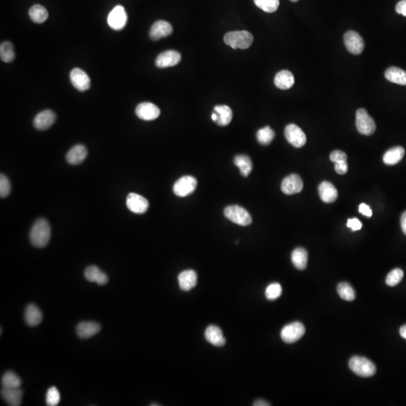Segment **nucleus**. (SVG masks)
<instances>
[{"label":"nucleus","mask_w":406,"mask_h":406,"mask_svg":"<svg viewBox=\"0 0 406 406\" xmlns=\"http://www.w3.org/2000/svg\"><path fill=\"white\" fill-rule=\"evenodd\" d=\"M233 162H234L235 165L240 169L241 174L243 176H248L249 174L252 172L253 164H252V160L247 155H237L234 158Z\"/></svg>","instance_id":"30"},{"label":"nucleus","mask_w":406,"mask_h":406,"mask_svg":"<svg viewBox=\"0 0 406 406\" xmlns=\"http://www.w3.org/2000/svg\"><path fill=\"white\" fill-rule=\"evenodd\" d=\"M285 135L288 142L295 148H302L306 143L307 138L305 133L294 123L286 127Z\"/></svg>","instance_id":"8"},{"label":"nucleus","mask_w":406,"mask_h":406,"mask_svg":"<svg viewBox=\"0 0 406 406\" xmlns=\"http://www.w3.org/2000/svg\"><path fill=\"white\" fill-rule=\"evenodd\" d=\"M254 1L258 8L268 13L276 12L279 6V0H254Z\"/></svg>","instance_id":"37"},{"label":"nucleus","mask_w":406,"mask_h":406,"mask_svg":"<svg viewBox=\"0 0 406 406\" xmlns=\"http://www.w3.org/2000/svg\"><path fill=\"white\" fill-rule=\"evenodd\" d=\"M293 264L299 270H304L308 263V252L302 247H297L291 255Z\"/></svg>","instance_id":"29"},{"label":"nucleus","mask_w":406,"mask_h":406,"mask_svg":"<svg viewBox=\"0 0 406 406\" xmlns=\"http://www.w3.org/2000/svg\"><path fill=\"white\" fill-rule=\"evenodd\" d=\"M56 120V114L51 110L41 111L36 116L34 120V126L38 130L49 129Z\"/></svg>","instance_id":"17"},{"label":"nucleus","mask_w":406,"mask_h":406,"mask_svg":"<svg viewBox=\"0 0 406 406\" xmlns=\"http://www.w3.org/2000/svg\"><path fill=\"white\" fill-rule=\"evenodd\" d=\"M11 183L9 178L4 174L0 175V197L6 198L10 194Z\"/></svg>","instance_id":"41"},{"label":"nucleus","mask_w":406,"mask_h":406,"mask_svg":"<svg viewBox=\"0 0 406 406\" xmlns=\"http://www.w3.org/2000/svg\"><path fill=\"white\" fill-rule=\"evenodd\" d=\"M290 1L293 2V3H296V2H298L299 0H290Z\"/></svg>","instance_id":"51"},{"label":"nucleus","mask_w":406,"mask_h":406,"mask_svg":"<svg viewBox=\"0 0 406 406\" xmlns=\"http://www.w3.org/2000/svg\"><path fill=\"white\" fill-rule=\"evenodd\" d=\"M181 56L178 51H166L158 55L155 60V65L161 69L175 67L181 61Z\"/></svg>","instance_id":"14"},{"label":"nucleus","mask_w":406,"mask_h":406,"mask_svg":"<svg viewBox=\"0 0 406 406\" xmlns=\"http://www.w3.org/2000/svg\"><path fill=\"white\" fill-rule=\"evenodd\" d=\"M275 132L270 127H266L259 130L257 133V139L259 143L263 145H269L275 138Z\"/></svg>","instance_id":"35"},{"label":"nucleus","mask_w":406,"mask_h":406,"mask_svg":"<svg viewBox=\"0 0 406 406\" xmlns=\"http://www.w3.org/2000/svg\"><path fill=\"white\" fill-rule=\"evenodd\" d=\"M2 385L4 388H20L22 385L21 379L12 371H8L2 377Z\"/></svg>","instance_id":"32"},{"label":"nucleus","mask_w":406,"mask_h":406,"mask_svg":"<svg viewBox=\"0 0 406 406\" xmlns=\"http://www.w3.org/2000/svg\"><path fill=\"white\" fill-rule=\"evenodd\" d=\"M205 339L216 347H222L225 345L226 339L222 330L217 326L210 325L205 331Z\"/></svg>","instance_id":"20"},{"label":"nucleus","mask_w":406,"mask_h":406,"mask_svg":"<svg viewBox=\"0 0 406 406\" xmlns=\"http://www.w3.org/2000/svg\"><path fill=\"white\" fill-rule=\"evenodd\" d=\"M254 405H255V406H268V405H270V404L268 403V402H266V401L262 400V399H259V400H257L256 402H255V403H254Z\"/></svg>","instance_id":"48"},{"label":"nucleus","mask_w":406,"mask_h":406,"mask_svg":"<svg viewBox=\"0 0 406 406\" xmlns=\"http://www.w3.org/2000/svg\"><path fill=\"white\" fill-rule=\"evenodd\" d=\"M359 211L361 214H363V215L368 217H370L372 215V211H371V208H370L369 205L365 203L360 204V206H359Z\"/></svg>","instance_id":"45"},{"label":"nucleus","mask_w":406,"mask_h":406,"mask_svg":"<svg viewBox=\"0 0 406 406\" xmlns=\"http://www.w3.org/2000/svg\"><path fill=\"white\" fill-rule=\"evenodd\" d=\"M87 156V150L83 145H76L73 147L67 153L66 159L68 164L71 165H78L81 164Z\"/></svg>","instance_id":"22"},{"label":"nucleus","mask_w":406,"mask_h":406,"mask_svg":"<svg viewBox=\"0 0 406 406\" xmlns=\"http://www.w3.org/2000/svg\"><path fill=\"white\" fill-rule=\"evenodd\" d=\"M337 292L341 299L346 301H353L356 298L355 291L347 282H342L338 285Z\"/></svg>","instance_id":"36"},{"label":"nucleus","mask_w":406,"mask_h":406,"mask_svg":"<svg viewBox=\"0 0 406 406\" xmlns=\"http://www.w3.org/2000/svg\"><path fill=\"white\" fill-rule=\"evenodd\" d=\"M128 22V15L124 8L122 6H117L112 9L108 16V23L111 29L120 30L126 26Z\"/></svg>","instance_id":"10"},{"label":"nucleus","mask_w":406,"mask_h":406,"mask_svg":"<svg viewBox=\"0 0 406 406\" xmlns=\"http://www.w3.org/2000/svg\"><path fill=\"white\" fill-rule=\"evenodd\" d=\"M305 332V327L300 322H294L285 326L280 332V337L285 342L292 344L300 339Z\"/></svg>","instance_id":"6"},{"label":"nucleus","mask_w":406,"mask_h":406,"mask_svg":"<svg viewBox=\"0 0 406 406\" xmlns=\"http://www.w3.org/2000/svg\"><path fill=\"white\" fill-rule=\"evenodd\" d=\"M86 280L90 282H96L99 285H105L109 282V277L100 268L96 266H90L85 269L84 273Z\"/></svg>","instance_id":"21"},{"label":"nucleus","mask_w":406,"mask_h":406,"mask_svg":"<svg viewBox=\"0 0 406 406\" xmlns=\"http://www.w3.org/2000/svg\"><path fill=\"white\" fill-rule=\"evenodd\" d=\"M275 85L280 90H288L295 83L294 75L288 70H282L277 73L274 80Z\"/></svg>","instance_id":"26"},{"label":"nucleus","mask_w":406,"mask_h":406,"mask_svg":"<svg viewBox=\"0 0 406 406\" xmlns=\"http://www.w3.org/2000/svg\"><path fill=\"white\" fill-rule=\"evenodd\" d=\"M127 206L132 212L136 214H144L148 211V200L139 194L131 193L127 197Z\"/></svg>","instance_id":"11"},{"label":"nucleus","mask_w":406,"mask_h":406,"mask_svg":"<svg viewBox=\"0 0 406 406\" xmlns=\"http://www.w3.org/2000/svg\"><path fill=\"white\" fill-rule=\"evenodd\" d=\"M405 155V149L397 146L389 149L383 157V161L386 165L393 166L400 162Z\"/></svg>","instance_id":"27"},{"label":"nucleus","mask_w":406,"mask_h":406,"mask_svg":"<svg viewBox=\"0 0 406 406\" xmlns=\"http://www.w3.org/2000/svg\"><path fill=\"white\" fill-rule=\"evenodd\" d=\"M349 170L347 161L346 162L337 163L335 164V171L339 175H345Z\"/></svg>","instance_id":"44"},{"label":"nucleus","mask_w":406,"mask_h":406,"mask_svg":"<svg viewBox=\"0 0 406 406\" xmlns=\"http://www.w3.org/2000/svg\"><path fill=\"white\" fill-rule=\"evenodd\" d=\"M197 186V181L192 176L182 177L179 178L173 186V192L179 197H185L191 195L195 191Z\"/></svg>","instance_id":"7"},{"label":"nucleus","mask_w":406,"mask_h":406,"mask_svg":"<svg viewBox=\"0 0 406 406\" xmlns=\"http://www.w3.org/2000/svg\"><path fill=\"white\" fill-rule=\"evenodd\" d=\"M224 216L230 222L246 227L252 223L250 213L239 205H230L224 209Z\"/></svg>","instance_id":"4"},{"label":"nucleus","mask_w":406,"mask_h":406,"mask_svg":"<svg viewBox=\"0 0 406 406\" xmlns=\"http://www.w3.org/2000/svg\"><path fill=\"white\" fill-rule=\"evenodd\" d=\"M51 230L45 219H38L29 232V240L36 247H45L51 239Z\"/></svg>","instance_id":"1"},{"label":"nucleus","mask_w":406,"mask_h":406,"mask_svg":"<svg viewBox=\"0 0 406 406\" xmlns=\"http://www.w3.org/2000/svg\"><path fill=\"white\" fill-rule=\"evenodd\" d=\"M344 42L348 51L354 55L361 54L364 50V41L360 34L349 31L344 36Z\"/></svg>","instance_id":"9"},{"label":"nucleus","mask_w":406,"mask_h":406,"mask_svg":"<svg viewBox=\"0 0 406 406\" xmlns=\"http://www.w3.org/2000/svg\"><path fill=\"white\" fill-rule=\"evenodd\" d=\"M356 127L359 133L365 136H371L376 130V122L364 109H360L357 111Z\"/></svg>","instance_id":"5"},{"label":"nucleus","mask_w":406,"mask_h":406,"mask_svg":"<svg viewBox=\"0 0 406 406\" xmlns=\"http://www.w3.org/2000/svg\"><path fill=\"white\" fill-rule=\"evenodd\" d=\"M43 315L39 307L34 304H29L26 306L24 313V320L29 327H36L42 322Z\"/></svg>","instance_id":"24"},{"label":"nucleus","mask_w":406,"mask_h":406,"mask_svg":"<svg viewBox=\"0 0 406 406\" xmlns=\"http://www.w3.org/2000/svg\"><path fill=\"white\" fill-rule=\"evenodd\" d=\"M101 330L100 324L93 321H84L78 324L76 327L77 335L81 338H89L97 335Z\"/></svg>","instance_id":"18"},{"label":"nucleus","mask_w":406,"mask_h":406,"mask_svg":"<svg viewBox=\"0 0 406 406\" xmlns=\"http://www.w3.org/2000/svg\"><path fill=\"white\" fill-rule=\"evenodd\" d=\"M29 15L31 20L37 23H44L48 18V11L41 5L32 6L29 9Z\"/></svg>","instance_id":"33"},{"label":"nucleus","mask_w":406,"mask_h":406,"mask_svg":"<svg viewBox=\"0 0 406 406\" xmlns=\"http://www.w3.org/2000/svg\"><path fill=\"white\" fill-rule=\"evenodd\" d=\"M320 197L326 203H334L338 197V191L334 185L328 181H324L318 188Z\"/></svg>","instance_id":"25"},{"label":"nucleus","mask_w":406,"mask_h":406,"mask_svg":"<svg viewBox=\"0 0 406 406\" xmlns=\"http://www.w3.org/2000/svg\"><path fill=\"white\" fill-rule=\"evenodd\" d=\"M396 12L406 17V0H401L396 4Z\"/></svg>","instance_id":"46"},{"label":"nucleus","mask_w":406,"mask_h":406,"mask_svg":"<svg viewBox=\"0 0 406 406\" xmlns=\"http://www.w3.org/2000/svg\"><path fill=\"white\" fill-rule=\"evenodd\" d=\"M399 334H400L402 338L406 339V324L401 327L400 330H399Z\"/></svg>","instance_id":"49"},{"label":"nucleus","mask_w":406,"mask_h":406,"mask_svg":"<svg viewBox=\"0 0 406 406\" xmlns=\"http://www.w3.org/2000/svg\"><path fill=\"white\" fill-rule=\"evenodd\" d=\"M156 405V404H152V405Z\"/></svg>","instance_id":"52"},{"label":"nucleus","mask_w":406,"mask_h":406,"mask_svg":"<svg viewBox=\"0 0 406 406\" xmlns=\"http://www.w3.org/2000/svg\"><path fill=\"white\" fill-rule=\"evenodd\" d=\"M404 276L402 269H395L388 274L386 278V284L390 287H394L400 283Z\"/></svg>","instance_id":"38"},{"label":"nucleus","mask_w":406,"mask_h":406,"mask_svg":"<svg viewBox=\"0 0 406 406\" xmlns=\"http://www.w3.org/2000/svg\"><path fill=\"white\" fill-rule=\"evenodd\" d=\"M70 80L73 87L81 92L86 91L90 87V79L85 72L79 68H75L70 73Z\"/></svg>","instance_id":"12"},{"label":"nucleus","mask_w":406,"mask_h":406,"mask_svg":"<svg viewBox=\"0 0 406 406\" xmlns=\"http://www.w3.org/2000/svg\"><path fill=\"white\" fill-rule=\"evenodd\" d=\"M1 396L8 405L19 406L21 405L23 390L20 388H3Z\"/></svg>","instance_id":"23"},{"label":"nucleus","mask_w":406,"mask_h":406,"mask_svg":"<svg viewBox=\"0 0 406 406\" xmlns=\"http://www.w3.org/2000/svg\"><path fill=\"white\" fill-rule=\"evenodd\" d=\"M211 119H212L213 121L214 122H217V120H218V114H217L215 111L211 114Z\"/></svg>","instance_id":"50"},{"label":"nucleus","mask_w":406,"mask_h":406,"mask_svg":"<svg viewBox=\"0 0 406 406\" xmlns=\"http://www.w3.org/2000/svg\"><path fill=\"white\" fill-rule=\"evenodd\" d=\"M349 368L360 377L369 378L374 376L376 367L374 363L366 357H353L349 361Z\"/></svg>","instance_id":"3"},{"label":"nucleus","mask_w":406,"mask_h":406,"mask_svg":"<svg viewBox=\"0 0 406 406\" xmlns=\"http://www.w3.org/2000/svg\"><path fill=\"white\" fill-rule=\"evenodd\" d=\"M330 159L334 164H337V163L346 162L347 161L348 157L345 152L336 150L332 152Z\"/></svg>","instance_id":"42"},{"label":"nucleus","mask_w":406,"mask_h":406,"mask_svg":"<svg viewBox=\"0 0 406 406\" xmlns=\"http://www.w3.org/2000/svg\"><path fill=\"white\" fill-rule=\"evenodd\" d=\"M59 401H60V394H59V390L55 387H52V388L48 389L46 394L47 405H57Z\"/></svg>","instance_id":"40"},{"label":"nucleus","mask_w":406,"mask_h":406,"mask_svg":"<svg viewBox=\"0 0 406 406\" xmlns=\"http://www.w3.org/2000/svg\"><path fill=\"white\" fill-rule=\"evenodd\" d=\"M401 227H402V232L406 236V211L402 214L401 217Z\"/></svg>","instance_id":"47"},{"label":"nucleus","mask_w":406,"mask_h":406,"mask_svg":"<svg viewBox=\"0 0 406 406\" xmlns=\"http://www.w3.org/2000/svg\"><path fill=\"white\" fill-rule=\"evenodd\" d=\"M280 188H282V191L284 194H287V195H292V194H299L302 191L303 182H302V178L299 175L296 174H292L283 180Z\"/></svg>","instance_id":"13"},{"label":"nucleus","mask_w":406,"mask_h":406,"mask_svg":"<svg viewBox=\"0 0 406 406\" xmlns=\"http://www.w3.org/2000/svg\"><path fill=\"white\" fill-rule=\"evenodd\" d=\"M385 78L390 82L406 85V71L398 67H390L385 72Z\"/></svg>","instance_id":"28"},{"label":"nucleus","mask_w":406,"mask_h":406,"mask_svg":"<svg viewBox=\"0 0 406 406\" xmlns=\"http://www.w3.org/2000/svg\"><path fill=\"white\" fill-rule=\"evenodd\" d=\"M282 294V288L280 284L272 283L267 287L266 290V297L269 300H275L280 297Z\"/></svg>","instance_id":"39"},{"label":"nucleus","mask_w":406,"mask_h":406,"mask_svg":"<svg viewBox=\"0 0 406 406\" xmlns=\"http://www.w3.org/2000/svg\"><path fill=\"white\" fill-rule=\"evenodd\" d=\"M348 227L351 228L353 231H357L361 230L362 223L357 218L349 219L347 223Z\"/></svg>","instance_id":"43"},{"label":"nucleus","mask_w":406,"mask_h":406,"mask_svg":"<svg viewBox=\"0 0 406 406\" xmlns=\"http://www.w3.org/2000/svg\"><path fill=\"white\" fill-rule=\"evenodd\" d=\"M226 45L233 49H247L250 48L254 42V37L247 31H234L227 33L224 36Z\"/></svg>","instance_id":"2"},{"label":"nucleus","mask_w":406,"mask_h":406,"mask_svg":"<svg viewBox=\"0 0 406 406\" xmlns=\"http://www.w3.org/2000/svg\"><path fill=\"white\" fill-rule=\"evenodd\" d=\"M0 57L3 62L12 63L15 58L13 45L10 42H4L0 46Z\"/></svg>","instance_id":"34"},{"label":"nucleus","mask_w":406,"mask_h":406,"mask_svg":"<svg viewBox=\"0 0 406 406\" xmlns=\"http://www.w3.org/2000/svg\"><path fill=\"white\" fill-rule=\"evenodd\" d=\"M214 111L218 114V120L216 123L219 126L224 127L230 124L233 119V111L229 106H217L214 107Z\"/></svg>","instance_id":"31"},{"label":"nucleus","mask_w":406,"mask_h":406,"mask_svg":"<svg viewBox=\"0 0 406 406\" xmlns=\"http://www.w3.org/2000/svg\"><path fill=\"white\" fill-rule=\"evenodd\" d=\"M180 289L183 291H190L197 286V274L192 269L181 272L178 276Z\"/></svg>","instance_id":"19"},{"label":"nucleus","mask_w":406,"mask_h":406,"mask_svg":"<svg viewBox=\"0 0 406 406\" xmlns=\"http://www.w3.org/2000/svg\"><path fill=\"white\" fill-rule=\"evenodd\" d=\"M136 114L142 120H153L159 117L161 110L153 103H142L136 107Z\"/></svg>","instance_id":"16"},{"label":"nucleus","mask_w":406,"mask_h":406,"mask_svg":"<svg viewBox=\"0 0 406 406\" xmlns=\"http://www.w3.org/2000/svg\"><path fill=\"white\" fill-rule=\"evenodd\" d=\"M172 31L173 28L169 22L165 20H158L152 25L149 33V37L152 40H160L163 38L170 36L172 34Z\"/></svg>","instance_id":"15"}]
</instances>
